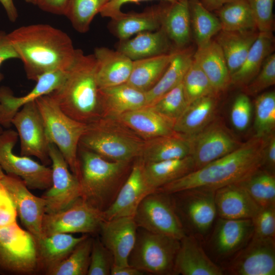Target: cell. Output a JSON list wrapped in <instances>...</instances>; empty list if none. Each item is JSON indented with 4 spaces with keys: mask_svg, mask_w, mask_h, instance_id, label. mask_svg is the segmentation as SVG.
<instances>
[{
    "mask_svg": "<svg viewBox=\"0 0 275 275\" xmlns=\"http://www.w3.org/2000/svg\"><path fill=\"white\" fill-rule=\"evenodd\" d=\"M87 235L75 237L70 233H58L34 238L37 272L46 274L66 259Z\"/></svg>",
    "mask_w": 275,
    "mask_h": 275,
    "instance_id": "cell-25",
    "label": "cell"
},
{
    "mask_svg": "<svg viewBox=\"0 0 275 275\" xmlns=\"http://www.w3.org/2000/svg\"><path fill=\"white\" fill-rule=\"evenodd\" d=\"M214 12L220 22L222 30L258 31L248 0H234L225 4Z\"/></svg>",
    "mask_w": 275,
    "mask_h": 275,
    "instance_id": "cell-39",
    "label": "cell"
},
{
    "mask_svg": "<svg viewBox=\"0 0 275 275\" xmlns=\"http://www.w3.org/2000/svg\"><path fill=\"white\" fill-rule=\"evenodd\" d=\"M274 48L273 33L259 32L242 65L231 75V85L243 88L248 84L260 71L266 58L273 53Z\"/></svg>",
    "mask_w": 275,
    "mask_h": 275,
    "instance_id": "cell-33",
    "label": "cell"
},
{
    "mask_svg": "<svg viewBox=\"0 0 275 275\" xmlns=\"http://www.w3.org/2000/svg\"><path fill=\"white\" fill-rule=\"evenodd\" d=\"M93 238L88 234L69 256L50 270L48 275H86L90 264Z\"/></svg>",
    "mask_w": 275,
    "mask_h": 275,
    "instance_id": "cell-42",
    "label": "cell"
},
{
    "mask_svg": "<svg viewBox=\"0 0 275 275\" xmlns=\"http://www.w3.org/2000/svg\"><path fill=\"white\" fill-rule=\"evenodd\" d=\"M104 220L103 211L79 197L60 211L45 213L42 235L58 233L95 234Z\"/></svg>",
    "mask_w": 275,
    "mask_h": 275,
    "instance_id": "cell-11",
    "label": "cell"
},
{
    "mask_svg": "<svg viewBox=\"0 0 275 275\" xmlns=\"http://www.w3.org/2000/svg\"><path fill=\"white\" fill-rule=\"evenodd\" d=\"M25 2L28 3L32 4L37 5L38 0H24Z\"/></svg>",
    "mask_w": 275,
    "mask_h": 275,
    "instance_id": "cell-60",
    "label": "cell"
},
{
    "mask_svg": "<svg viewBox=\"0 0 275 275\" xmlns=\"http://www.w3.org/2000/svg\"><path fill=\"white\" fill-rule=\"evenodd\" d=\"M11 124L19 137L20 155L35 156L45 166L51 164L50 142L36 100L22 106L13 117Z\"/></svg>",
    "mask_w": 275,
    "mask_h": 275,
    "instance_id": "cell-13",
    "label": "cell"
},
{
    "mask_svg": "<svg viewBox=\"0 0 275 275\" xmlns=\"http://www.w3.org/2000/svg\"><path fill=\"white\" fill-rule=\"evenodd\" d=\"M188 138L195 170L230 153L241 144L221 122L214 120Z\"/></svg>",
    "mask_w": 275,
    "mask_h": 275,
    "instance_id": "cell-14",
    "label": "cell"
},
{
    "mask_svg": "<svg viewBox=\"0 0 275 275\" xmlns=\"http://www.w3.org/2000/svg\"><path fill=\"white\" fill-rule=\"evenodd\" d=\"M253 234L251 219L219 217L207 242V248L216 259H232L248 244Z\"/></svg>",
    "mask_w": 275,
    "mask_h": 275,
    "instance_id": "cell-17",
    "label": "cell"
},
{
    "mask_svg": "<svg viewBox=\"0 0 275 275\" xmlns=\"http://www.w3.org/2000/svg\"><path fill=\"white\" fill-rule=\"evenodd\" d=\"M275 84V54H270L265 60L255 77L243 88L247 95H256Z\"/></svg>",
    "mask_w": 275,
    "mask_h": 275,
    "instance_id": "cell-48",
    "label": "cell"
},
{
    "mask_svg": "<svg viewBox=\"0 0 275 275\" xmlns=\"http://www.w3.org/2000/svg\"><path fill=\"white\" fill-rule=\"evenodd\" d=\"M161 28L174 50L189 46L192 33L188 0L167 2Z\"/></svg>",
    "mask_w": 275,
    "mask_h": 275,
    "instance_id": "cell-30",
    "label": "cell"
},
{
    "mask_svg": "<svg viewBox=\"0 0 275 275\" xmlns=\"http://www.w3.org/2000/svg\"><path fill=\"white\" fill-rule=\"evenodd\" d=\"M112 205L103 213L104 220L133 216L143 199L155 191L148 184L144 173V162L138 157Z\"/></svg>",
    "mask_w": 275,
    "mask_h": 275,
    "instance_id": "cell-19",
    "label": "cell"
},
{
    "mask_svg": "<svg viewBox=\"0 0 275 275\" xmlns=\"http://www.w3.org/2000/svg\"><path fill=\"white\" fill-rule=\"evenodd\" d=\"M9 19L11 22H15L18 16L17 10L13 0H0Z\"/></svg>",
    "mask_w": 275,
    "mask_h": 275,
    "instance_id": "cell-58",
    "label": "cell"
},
{
    "mask_svg": "<svg viewBox=\"0 0 275 275\" xmlns=\"http://www.w3.org/2000/svg\"><path fill=\"white\" fill-rule=\"evenodd\" d=\"M174 274L223 275V268L206 254L196 236L186 234L180 240L176 256Z\"/></svg>",
    "mask_w": 275,
    "mask_h": 275,
    "instance_id": "cell-22",
    "label": "cell"
},
{
    "mask_svg": "<svg viewBox=\"0 0 275 275\" xmlns=\"http://www.w3.org/2000/svg\"><path fill=\"white\" fill-rule=\"evenodd\" d=\"M232 275H274L275 240L253 236L225 269Z\"/></svg>",
    "mask_w": 275,
    "mask_h": 275,
    "instance_id": "cell-16",
    "label": "cell"
},
{
    "mask_svg": "<svg viewBox=\"0 0 275 275\" xmlns=\"http://www.w3.org/2000/svg\"><path fill=\"white\" fill-rule=\"evenodd\" d=\"M214 201L217 214L226 219H251L261 207L237 183L216 189Z\"/></svg>",
    "mask_w": 275,
    "mask_h": 275,
    "instance_id": "cell-26",
    "label": "cell"
},
{
    "mask_svg": "<svg viewBox=\"0 0 275 275\" xmlns=\"http://www.w3.org/2000/svg\"><path fill=\"white\" fill-rule=\"evenodd\" d=\"M70 117L89 124L103 116L93 54L77 50L75 58L59 86L49 94Z\"/></svg>",
    "mask_w": 275,
    "mask_h": 275,
    "instance_id": "cell-3",
    "label": "cell"
},
{
    "mask_svg": "<svg viewBox=\"0 0 275 275\" xmlns=\"http://www.w3.org/2000/svg\"><path fill=\"white\" fill-rule=\"evenodd\" d=\"M96 64L99 89L114 87L127 82L133 61L117 50L96 47L93 53Z\"/></svg>",
    "mask_w": 275,
    "mask_h": 275,
    "instance_id": "cell-24",
    "label": "cell"
},
{
    "mask_svg": "<svg viewBox=\"0 0 275 275\" xmlns=\"http://www.w3.org/2000/svg\"><path fill=\"white\" fill-rule=\"evenodd\" d=\"M116 49L133 61L174 51L161 28L156 31L139 33L132 38L119 41Z\"/></svg>",
    "mask_w": 275,
    "mask_h": 275,
    "instance_id": "cell-31",
    "label": "cell"
},
{
    "mask_svg": "<svg viewBox=\"0 0 275 275\" xmlns=\"http://www.w3.org/2000/svg\"><path fill=\"white\" fill-rule=\"evenodd\" d=\"M138 228L133 216L104 220L101 223L99 238L112 253L114 265H129L128 260L135 244Z\"/></svg>",
    "mask_w": 275,
    "mask_h": 275,
    "instance_id": "cell-20",
    "label": "cell"
},
{
    "mask_svg": "<svg viewBox=\"0 0 275 275\" xmlns=\"http://www.w3.org/2000/svg\"><path fill=\"white\" fill-rule=\"evenodd\" d=\"M187 105L182 84L181 82L148 106L174 125Z\"/></svg>",
    "mask_w": 275,
    "mask_h": 275,
    "instance_id": "cell-46",
    "label": "cell"
},
{
    "mask_svg": "<svg viewBox=\"0 0 275 275\" xmlns=\"http://www.w3.org/2000/svg\"><path fill=\"white\" fill-rule=\"evenodd\" d=\"M215 191L194 188L170 194L186 234L203 237L209 231L217 215Z\"/></svg>",
    "mask_w": 275,
    "mask_h": 275,
    "instance_id": "cell-8",
    "label": "cell"
},
{
    "mask_svg": "<svg viewBox=\"0 0 275 275\" xmlns=\"http://www.w3.org/2000/svg\"><path fill=\"white\" fill-rule=\"evenodd\" d=\"M144 173L149 186L155 191L195 170L190 155L179 159L144 162Z\"/></svg>",
    "mask_w": 275,
    "mask_h": 275,
    "instance_id": "cell-37",
    "label": "cell"
},
{
    "mask_svg": "<svg viewBox=\"0 0 275 275\" xmlns=\"http://www.w3.org/2000/svg\"><path fill=\"white\" fill-rule=\"evenodd\" d=\"M187 104L209 95H218L199 65L193 59L182 82Z\"/></svg>",
    "mask_w": 275,
    "mask_h": 275,
    "instance_id": "cell-45",
    "label": "cell"
},
{
    "mask_svg": "<svg viewBox=\"0 0 275 275\" xmlns=\"http://www.w3.org/2000/svg\"><path fill=\"white\" fill-rule=\"evenodd\" d=\"M102 117L88 124L79 146L112 161L139 157L145 141L114 118Z\"/></svg>",
    "mask_w": 275,
    "mask_h": 275,
    "instance_id": "cell-5",
    "label": "cell"
},
{
    "mask_svg": "<svg viewBox=\"0 0 275 275\" xmlns=\"http://www.w3.org/2000/svg\"><path fill=\"white\" fill-rule=\"evenodd\" d=\"M99 96L102 117L115 118L126 112L147 106L146 92L126 83L99 89Z\"/></svg>",
    "mask_w": 275,
    "mask_h": 275,
    "instance_id": "cell-29",
    "label": "cell"
},
{
    "mask_svg": "<svg viewBox=\"0 0 275 275\" xmlns=\"http://www.w3.org/2000/svg\"><path fill=\"white\" fill-rule=\"evenodd\" d=\"M260 206L275 204V176L262 168L238 182Z\"/></svg>",
    "mask_w": 275,
    "mask_h": 275,
    "instance_id": "cell-41",
    "label": "cell"
},
{
    "mask_svg": "<svg viewBox=\"0 0 275 275\" xmlns=\"http://www.w3.org/2000/svg\"><path fill=\"white\" fill-rule=\"evenodd\" d=\"M202 5L210 12H214L225 4L234 0H199Z\"/></svg>",
    "mask_w": 275,
    "mask_h": 275,
    "instance_id": "cell-59",
    "label": "cell"
},
{
    "mask_svg": "<svg viewBox=\"0 0 275 275\" xmlns=\"http://www.w3.org/2000/svg\"><path fill=\"white\" fill-rule=\"evenodd\" d=\"M138 227L181 240L186 235L170 194L155 191L146 196L133 216Z\"/></svg>",
    "mask_w": 275,
    "mask_h": 275,
    "instance_id": "cell-10",
    "label": "cell"
},
{
    "mask_svg": "<svg viewBox=\"0 0 275 275\" xmlns=\"http://www.w3.org/2000/svg\"><path fill=\"white\" fill-rule=\"evenodd\" d=\"M193 59L205 74L218 95L231 85V74L226 59L214 40L204 46L197 47Z\"/></svg>",
    "mask_w": 275,
    "mask_h": 275,
    "instance_id": "cell-27",
    "label": "cell"
},
{
    "mask_svg": "<svg viewBox=\"0 0 275 275\" xmlns=\"http://www.w3.org/2000/svg\"><path fill=\"white\" fill-rule=\"evenodd\" d=\"M262 168L274 174L275 170V136L274 133L268 138Z\"/></svg>",
    "mask_w": 275,
    "mask_h": 275,
    "instance_id": "cell-56",
    "label": "cell"
},
{
    "mask_svg": "<svg viewBox=\"0 0 275 275\" xmlns=\"http://www.w3.org/2000/svg\"><path fill=\"white\" fill-rule=\"evenodd\" d=\"M10 59H19V56L11 43L8 34L0 31V66L2 63ZM2 75L0 74V81Z\"/></svg>",
    "mask_w": 275,
    "mask_h": 275,
    "instance_id": "cell-54",
    "label": "cell"
},
{
    "mask_svg": "<svg viewBox=\"0 0 275 275\" xmlns=\"http://www.w3.org/2000/svg\"><path fill=\"white\" fill-rule=\"evenodd\" d=\"M254 236L275 238V204L261 206L251 218Z\"/></svg>",
    "mask_w": 275,
    "mask_h": 275,
    "instance_id": "cell-49",
    "label": "cell"
},
{
    "mask_svg": "<svg viewBox=\"0 0 275 275\" xmlns=\"http://www.w3.org/2000/svg\"><path fill=\"white\" fill-rule=\"evenodd\" d=\"M194 52V48L190 46L175 50L170 64L160 79L146 92L147 106L182 82L193 60Z\"/></svg>",
    "mask_w": 275,
    "mask_h": 275,
    "instance_id": "cell-35",
    "label": "cell"
},
{
    "mask_svg": "<svg viewBox=\"0 0 275 275\" xmlns=\"http://www.w3.org/2000/svg\"><path fill=\"white\" fill-rule=\"evenodd\" d=\"M67 69H58L42 75L32 90L21 97L14 96L6 88L1 89L0 125L9 127L13 117L22 106L56 89L65 77Z\"/></svg>",
    "mask_w": 275,
    "mask_h": 275,
    "instance_id": "cell-21",
    "label": "cell"
},
{
    "mask_svg": "<svg viewBox=\"0 0 275 275\" xmlns=\"http://www.w3.org/2000/svg\"><path fill=\"white\" fill-rule=\"evenodd\" d=\"M259 32L273 33L274 0H248Z\"/></svg>",
    "mask_w": 275,
    "mask_h": 275,
    "instance_id": "cell-50",
    "label": "cell"
},
{
    "mask_svg": "<svg viewBox=\"0 0 275 275\" xmlns=\"http://www.w3.org/2000/svg\"><path fill=\"white\" fill-rule=\"evenodd\" d=\"M268 137L254 135L230 153L155 191L170 194L194 188L216 190L238 183L262 168Z\"/></svg>",
    "mask_w": 275,
    "mask_h": 275,
    "instance_id": "cell-2",
    "label": "cell"
},
{
    "mask_svg": "<svg viewBox=\"0 0 275 275\" xmlns=\"http://www.w3.org/2000/svg\"><path fill=\"white\" fill-rule=\"evenodd\" d=\"M175 50L168 53L144 58L132 63L128 85L144 92L152 88L167 68Z\"/></svg>",
    "mask_w": 275,
    "mask_h": 275,
    "instance_id": "cell-38",
    "label": "cell"
},
{
    "mask_svg": "<svg viewBox=\"0 0 275 275\" xmlns=\"http://www.w3.org/2000/svg\"><path fill=\"white\" fill-rule=\"evenodd\" d=\"M8 36L23 64L29 79L37 81L42 75L66 70L77 53L71 38L47 24H34L15 29Z\"/></svg>",
    "mask_w": 275,
    "mask_h": 275,
    "instance_id": "cell-1",
    "label": "cell"
},
{
    "mask_svg": "<svg viewBox=\"0 0 275 275\" xmlns=\"http://www.w3.org/2000/svg\"><path fill=\"white\" fill-rule=\"evenodd\" d=\"M0 181L11 196L22 224L34 238L41 237L45 200L33 195L19 177L5 174Z\"/></svg>",
    "mask_w": 275,
    "mask_h": 275,
    "instance_id": "cell-18",
    "label": "cell"
},
{
    "mask_svg": "<svg viewBox=\"0 0 275 275\" xmlns=\"http://www.w3.org/2000/svg\"><path fill=\"white\" fill-rule=\"evenodd\" d=\"M3 131V130H2V128L1 127V125H0V134Z\"/></svg>",
    "mask_w": 275,
    "mask_h": 275,
    "instance_id": "cell-62",
    "label": "cell"
},
{
    "mask_svg": "<svg viewBox=\"0 0 275 275\" xmlns=\"http://www.w3.org/2000/svg\"><path fill=\"white\" fill-rule=\"evenodd\" d=\"M37 272L35 239L16 222L0 227V274Z\"/></svg>",
    "mask_w": 275,
    "mask_h": 275,
    "instance_id": "cell-9",
    "label": "cell"
},
{
    "mask_svg": "<svg viewBox=\"0 0 275 275\" xmlns=\"http://www.w3.org/2000/svg\"><path fill=\"white\" fill-rule=\"evenodd\" d=\"M4 175H5V174L3 171L2 168H1L0 166V180L2 179V178L4 177Z\"/></svg>",
    "mask_w": 275,
    "mask_h": 275,
    "instance_id": "cell-61",
    "label": "cell"
},
{
    "mask_svg": "<svg viewBox=\"0 0 275 275\" xmlns=\"http://www.w3.org/2000/svg\"><path fill=\"white\" fill-rule=\"evenodd\" d=\"M114 264L111 252L102 243L99 237L93 238L88 275H111Z\"/></svg>",
    "mask_w": 275,
    "mask_h": 275,
    "instance_id": "cell-47",
    "label": "cell"
},
{
    "mask_svg": "<svg viewBox=\"0 0 275 275\" xmlns=\"http://www.w3.org/2000/svg\"><path fill=\"white\" fill-rule=\"evenodd\" d=\"M165 7L166 4H161L141 12H122L111 19L109 30L119 41L126 40L140 33L156 31L161 26Z\"/></svg>",
    "mask_w": 275,
    "mask_h": 275,
    "instance_id": "cell-23",
    "label": "cell"
},
{
    "mask_svg": "<svg viewBox=\"0 0 275 275\" xmlns=\"http://www.w3.org/2000/svg\"><path fill=\"white\" fill-rule=\"evenodd\" d=\"M149 0H110L101 8L99 14L102 17L111 19L117 17L122 11V7L130 3H138ZM166 2L173 3L177 0H162Z\"/></svg>",
    "mask_w": 275,
    "mask_h": 275,
    "instance_id": "cell-53",
    "label": "cell"
},
{
    "mask_svg": "<svg viewBox=\"0 0 275 275\" xmlns=\"http://www.w3.org/2000/svg\"><path fill=\"white\" fill-rule=\"evenodd\" d=\"M52 184L42 196L46 203L45 213L60 211L80 197L78 178L70 171L63 155L52 143L49 147Z\"/></svg>",
    "mask_w": 275,
    "mask_h": 275,
    "instance_id": "cell-15",
    "label": "cell"
},
{
    "mask_svg": "<svg viewBox=\"0 0 275 275\" xmlns=\"http://www.w3.org/2000/svg\"><path fill=\"white\" fill-rule=\"evenodd\" d=\"M259 32L221 30L214 39L221 47L231 75L242 65Z\"/></svg>",
    "mask_w": 275,
    "mask_h": 275,
    "instance_id": "cell-36",
    "label": "cell"
},
{
    "mask_svg": "<svg viewBox=\"0 0 275 275\" xmlns=\"http://www.w3.org/2000/svg\"><path fill=\"white\" fill-rule=\"evenodd\" d=\"M188 1H191V0H188Z\"/></svg>",
    "mask_w": 275,
    "mask_h": 275,
    "instance_id": "cell-63",
    "label": "cell"
},
{
    "mask_svg": "<svg viewBox=\"0 0 275 275\" xmlns=\"http://www.w3.org/2000/svg\"><path fill=\"white\" fill-rule=\"evenodd\" d=\"M36 102L42 117L49 142L58 148L70 171L78 179V149L88 124L68 116L49 94L40 97Z\"/></svg>",
    "mask_w": 275,
    "mask_h": 275,
    "instance_id": "cell-6",
    "label": "cell"
},
{
    "mask_svg": "<svg viewBox=\"0 0 275 275\" xmlns=\"http://www.w3.org/2000/svg\"><path fill=\"white\" fill-rule=\"evenodd\" d=\"M114 119L145 141L175 133L174 123L149 106L126 112Z\"/></svg>",
    "mask_w": 275,
    "mask_h": 275,
    "instance_id": "cell-28",
    "label": "cell"
},
{
    "mask_svg": "<svg viewBox=\"0 0 275 275\" xmlns=\"http://www.w3.org/2000/svg\"><path fill=\"white\" fill-rule=\"evenodd\" d=\"M217 95L198 99L188 104L174 125L175 133L186 138L199 132L213 120Z\"/></svg>",
    "mask_w": 275,
    "mask_h": 275,
    "instance_id": "cell-32",
    "label": "cell"
},
{
    "mask_svg": "<svg viewBox=\"0 0 275 275\" xmlns=\"http://www.w3.org/2000/svg\"><path fill=\"white\" fill-rule=\"evenodd\" d=\"M110 0H70L65 14L73 28L85 33L89 30L95 15Z\"/></svg>",
    "mask_w": 275,
    "mask_h": 275,
    "instance_id": "cell-43",
    "label": "cell"
},
{
    "mask_svg": "<svg viewBox=\"0 0 275 275\" xmlns=\"http://www.w3.org/2000/svg\"><path fill=\"white\" fill-rule=\"evenodd\" d=\"M251 113L252 106L248 95L245 93L238 95L230 113L231 121L234 128L239 131L244 130L250 123Z\"/></svg>",
    "mask_w": 275,
    "mask_h": 275,
    "instance_id": "cell-51",
    "label": "cell"
},
{
    "mask_svg": "<svg viewBox=\"0 0 275 275\" xmlns=\"http://www.w3.org/2000/svg\"><path fill=\"white\" fill-rule=\"evenodd\" d=\"M80 197L95 208L106 210L115 200L130 162L109 160L79 146Z\"/></svg>",
    "mask_w": 275,
    "mask_h": 275,
    "instance_id": "cell-4",
    "label": "cell"
},
{
    "mask_svg": "<svg viewBox=\"0 0 275 275\" xmlns=\"http://www.w3.org/2000/svg\"><path fill=\"white\" fill-rule=\"evenodd\" d=\"M191 33L197 47L208 44L221 30L217 16L206 9L199 0L188 1Z\"/></svg>",
    "mask_w": 275,
    "mask_h": 275,
    "instance_id": "cell-40",
    "label": "cell"
},
{
    "mask_svg": "<svg viewBox=\"0 0 275 275\" xmlns=\"http://www.w3.org/2000/svg\"><path fill=\"white\" fill-rule=\"evenodd\" d=\"M13 130L3 131L0 134V166L7 174L20 178L29 188L46 189L52 184L51 168L38 163L29 156H18L13 149L18 139Z\"/></svg>",
    "mask_w": 275,
    "mask_h": 275,
    "instance_id": "cell-12",
    "label": "cell"
},
{
    "mask_svg": "<svg viewBox=\"0 0 275 275\" xmlns=\"http://www.w3.org/2000/svg\"><path fill=\"white\" fill-rule=\"evenodd\" d=\"M70 0H38L37 5L42 10L56 15H65Z\"/></svg>",
    "mask_w": 275,
    "mask_h": 275,
    "instance_id": "cell-55",
    "label": "cell"
},
{
    "mask_svg": "<svg viewBox=\"0 0 275 275\" xmlns=\"http://www.w3.org/2000/svg\"><path fill=\"white\" fill-rule=\"evenodd\" d=\"M275 127V93L259 95L255 102V136L266 138L274 133Z\"/></svg>",
    "mask_w": 275,
    "mask_h": 275,
    "instance_id": "cell-44",
    "label": "cell"
},
{
    "mask_svg": "<svg viewBox=\"0 0 275 275\" xmlns=\"http://www.w3.org/2000/svg\"><path fill=\"white\" fill-rule=\"evenodd\" d=\"M144 272L138 269L131 266H118L114 265L113 266L111 271V275H143Z\"/></svg>",
    "mask_w": 275,
    "mask_h": 275,
    "instance_id": "cell-57",
    "label": "cell"
},
{
    "mask_svg": "<svg viewBox=\"0 0 275 275\" xmlns=\"http://www.w3.org/2000/svg\"><path fill=\"white\" fill-rule=\"evenodd\" d=\"M180 240L138 227L128 265L155 275L174 274V267Z\"/></svg>",
    "mask_w": 275,
    "mask_h": 275,
    "instance_id": "cell-7",
    "label": "cell"
},
{
    "mask_svg": "<svg viewBox=\"0 0 275 275\" xmlns=\"http://www.w3.org/2000/svg\"><path fill=\"white\" fill-rule=\"evenodd\" d=\"M189 138L174 133L145 141L139 157L144 163L179 159L190 155Z\"/></svg>",
    "mask_w": 275,
    "mask_h": 275,
    "instance_id": "cell-34",
    "label": "cell"
},
{
    "mask_svg": "<svg viewBox=\"0 0 275 275\" xmlns=\"http://www.w3.org/2000/svg\"><path fill=\"white\" fill-rule=\"evenodd\" d=\"M17 216L15 205L0 181V227L16 222Z\"/></svg>",
    "mask_w": 275,
    "mask_h": 275,
    "instance_id": "cell-52",
    "label": "cell"
}]
</instances>
